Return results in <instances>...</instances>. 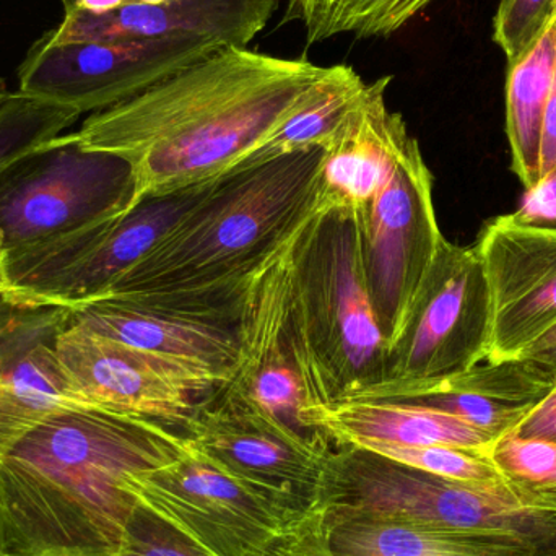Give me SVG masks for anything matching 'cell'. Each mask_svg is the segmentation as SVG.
<instances>
[{"mask_svg":"<svg viewBox=\"0 0 556 556\" xmlns=\"http://www.w3.org/2000/svg\"><path fill=\"white\" fill-rule=\"evenodd\" d=\"M3 263H5V261H0V293H2L3 290Z\"/></svg>","mask_w":556,"mask_h":556,"instance_id":"obj_37","label":"cell"},{"mask_svg":"<svg viewBox=\"0 0 556 556\" xmlns=\"http://www.w3.org/2000/svg\"><path fill=\"white\" fill-rule=\"evenodd\" d=\"M168 425L97 407L55 412L0 456V556H116L137 473L178 459Z\"/></svg>","mask_w":556,"mask_h":556,"instance_id":"obj_2","label":"cell"},{"mask_svg":"<svg viewBox=\"0 0 556 556\" xmlns=\"http://www.w3.org/2000/svg\"><path fill=\"white\" fill-rule=\"evenodd\" d=\"M304 424L333 446H454L489 451L496 438L467 421L395 401H345L313 405Z\"/></svg>","mask_w":556,"mask_h":556,"instance_id":"obj_20","label":"cell"},{"mask_svg":"<svg viewBox=\"0 0 556 556\" xmlns=\"http://www.w3.org/2000/svg\"><path fill=\"white\" fill-rule=\"evenodd\" d=\"M355 217L369 300L391 346L444 240L434 212L433 176L417 139L412 137L388 182Z\"/></svg>","mask_w":556,"mask_h":556,"instance_id":"obj_9","label":"cell"},{"mask_svg":"<svg viewBox=\"0 0 556 556\" xmlns=\"http://www.w3.org/2000/svg\"><path fill=\"white\" fill-rule=\"evenodd\" d=\"M75 323L214 379L233 378L240 317L198 309L172 294L110 296L72 311Z\"/></svg>","mask_w":556,"mask_h":556,"instance_id":"obj_16","label":"cell"},{"mask_svg":"<svg viewBox=\"0 0 556 556\" xmlns=\"http://www.w3.org/2000/svg\"><path fill=\"white\" fill-rule=\"evenodd\" d=\"M314 508L441 531L513 534L556 554L554 513L525 508L506 486L454 482L363 447H332Z\"/></svg>","mask_w":556,"mask_h":556,"instance_id":"obj_5","label":"cell"},{"mask_svg":"<svg viewBox=\"0 0 556 556\" xmlns=\"http://www.w3.org/2000/svg\"><path fill=\"white\" fill-rule=\"evenodd\" d=\"M556 16V0H500L495 41L508 65L521 59L544 35Z\"/></svg>","mask_w":556,"mask_h":556,"instance_id":"obj_30","label":"cell"},{"mask_svg":"<svg viewBox=\"0 0 556 556\" xmlns=\"http://www.w3.org/2000/svg\"><path fill=\"white\" fill-rule=\"evenodd\" d=\"M72 309L22 303L0 293V456L49 415L91 407L58 356Z\"/></svg>","mask_w":556,"mask_h":556,"instance_id":"obj_17","label":"cell"},{"mask_svg":"<svg viewBox=\"0 0 556 556\" xmlns=\"http://www.w3.org/2000/svg\"><path fill=\"white\" fill-rule=\"evenodd\" d=\"M323 72L306 58L225 46L137 97L90 114L75 136L85 149L130 163L137 204L230 172Z\"/></svg>","mask_w":556,"mask_h":556,"instance_id":"obj_1","label":"cell"},{"mask_svg":"<svg viewBox=\"0 0 556 556\" xmlns=\"http://www.w3.org/2000/svg\"><path fill=\"white\" fill-rule=\"evenodd\" d=\"M490 345L492 298L479 251L443 240L389 346L384 379L355 401H395L440 388L485 362Z\"/></svg>","mask_w":556,"mask_h":556,"instance_id":"obj_6","label":"cell"},{"mask_svg":"<svg viewBox=\"0 0 556 556\" xmlns=\"http://www.w3.org/2000/svg\"><path fill=\"white\" fill-rule=\"evenodd\" d=\"M476 248L492 298L486 359L508 362L556 326V228L503 215L483 228Z\"/></svg>","mask_w":556,"mask_h":556,"instance_id":"obj_15","label":"cell"},{"mask_svg":"<svg viewBox=\"0 0 556 556\" xmlns=\"http://www.w3.org/2000/svg\"><path fill=\"white\" fill-rule=\"evenodd\" d=\"M126 489L211 556H256L300 516L233 479L188 441L185 453Z\"/></svg>","mask_w":556,"mask_h":556,"instance_id":"obj_10","label":"cell"},{"mask_svg":"<svg viewBox=\"0 0 556 556\" xmlns=\"http://www.w3.org/2000/svg\"><path fill=\"white\" fill-rule=\"evenodd\" d=\"M62 5H64V12L65 10L72 9V5H74L75 0H61Z\"/></svg>","mask_w":556,"mask_h":556,"instance_id":"obj_38","label":"cell"},{"mask_svg":"<svg viewBox=\"0 0 556 556\" xmlns=\"http://www.w3.org/2000/svg\"><path fill=\"white\" fill-rule=\"evenodd\" d=\"M277 5L278 0H165L127 2L104 13L72 9L41 39L64 46L191 38L248 48L269 25Z\"/></svg>","mask_w":556,"mask_h":556,"instance_id":"obj_18","label":"cell"},{"mask_svg":"<svg viewBox=\"0 0 556 556\" xmlns=\"http://www.w3.org/2000/svg\"><path fill=\"white\" fill-rule=\"evenodd\" d=\"M136 205L129 162L62 134L0 173L5 256L74 233Z\"/></svg>","mask_w":556,"mask_h":556,"instance_id":"obj_8","label":"cell"},{"mask_svg":"<svg viewBox=\"0 0 556 556\" xmlns=\"http://www.w3.org/2000/svg\"><path fill=\"white\" fill-rule=\"evenodd\" d=\"M127 2H130V0H75L72 9L85 10V12L90 13H104L119 9ZM68 10H65V12H68Z\"/></svg>","mask_w":556,"mask_h":556,"instance_id":"obj_36","label":"cell"},{"mask_svg":"<svg viewBox=\"0 0 556 556\" xmlns=\"http://www.w3.org/2000/svg\"><path fill=\"white\" fill-rule=\"evenodd\" d=\"M58 356L91 407L149 418L182 434L198 405L220 388L208 376L94 332L74 317L59 336Z\"/></svg>","mask_w":556,"mask_h":556,"instance_id":"obj_13","label":"cell"},{"mask_svg":"<svg viewBox=\"0 0 556 556\" xmlns=\"http://www.w3.org/2000/svg\"><path fill=\"white\" fill-rule=\"evenodd\" d=\"M392 77L366 84L358 100L324 147L316 212L365 211L388 182L412 136L404 117L388 106Z\"/></svg>","mask_w":556,"mask_h":556,"instance_id":"obj_19","label":"cell"},{"mask_svg":"<svg viewBox=\"0 0 556 556\" xmlns=\"http://www.w3.org/2000/svg\"><path fill=\"white\" fill-rule=\"evenodd\" d=\"M365 85L352 65L324 67L320 77L303 91L276 129L237 166L257 165L316 147L324 149L358 100Z\"/></svg>","mask_w":556,"mask_h":556,"instance_id":"obj_22","label":"cell"},{"mask_svg":"<svg viewBox=\"0 0 556 556\" xmlns=\"http://www.w3.org/2000/svg\"><path fill=\"white\" fill-rule=\"evenodd\" d=\"M208 185L149 195L123 214L5 256L3 296L72 311L101 300L198 204Z\"/></svg>","mask_w":556,"mask_h":556,"instance_id":"obj_7","label":"cell"},{"mask_svg":"<svg viewBox=\"0 0 556 556\" xmlns=\"http://www.w3.org/2000/svg\"><path fill=\"white\" fill-rule=\"evenodd\" d=\"M290 244L248 285L238 320L237 369L218 389L300 437L332 444L304 424L309 402L290 324Z\"/></svg>","mask_w":556,"mask_h":556,"instance_id":"obj_14","label":"cell"},{"mask_svg":"<svg viewBox=\"0 0 556 556\" xmlns=\"http://www.w3.org/2000/svg\"><path fill=\"white\" fill-rule=\"evenodd\" d=\"M556 169V71L542 127L541 179Z\"/></svg>","mask_w":556,"mask_h":556,"instance_id":"obj_35","label":"cell"},{"mask_svg":"<svg viewBox=\"0 0 556 556\" xmlns=\"http://www.w3.org/2000/svg\"><path fill=\"white\" fill-rule=\"evenodd\" d=\"M513 215L525 224L556 228V169L526 192L521 208Z\"/></svg>","mask_w":556,"mask_h":556,"instance_id":"obj_33","label":"cell"},{"mask_svg":"<svg viewBox=\"0 0 556 556\" xmlns=\"http://www.w3.org/2000/svg\"><path fill=\"white\" fill-rule=\"evenodd\" d=\"M363 450L381 454L405 466L425 470L433 476L467 485L502 489L506 486L502 473L496 469L489 451L466 450L454 446H371ZM508 489V486H506Z\"/></svg>","mask_w":556,"mask_h":556,"instance_id":"obj_28","label":"cell"},{"mask_svg":"<svg viewBox=\"0 0 556 556\" xmlns=\"http://www.w3.org/2000/svg\"><path fill=\"white\" fill-rule=\"evenodd\" d=\"M5 93H7L5 81L0 80V100H2L3 97H5Z\"/></svg>","mask_w":556,"mask_h":556,"instance_id":"obj_39","label":"cell"},{"mask_svg":"<svg viewBox=\"0 0 556 556\" xmlns=\"http://www.w3.org/2000/svg\"><path fill=\"white\" fill-rule=\"evenodd\" d=\"M256 556H333L327 545L319 509H311L294 519Z\"/></svg>","mask_w":556,"mask_h":556,"instance_id":"obj_31","label":"cell"},{"mask_svg":"<svg viewBox=\"0 0 556 556\" xmlns=\"http://www.w3.org/2000/svg\"><path fill=\"white\" fill-rule=\"evenodd\" d=\"M395 402L420 405V407L454 415L472 427L492 434L496 440L503 434L511 433L535 407V405L513 404V402L489 397L476 389L466 388L454 379L424 394L395 399Z\"/></svg>","mask_w":556,"mask_h":556,"instance_id":"obj_27","label":"cell"},{"mask_svg":"<svg viewBox=\"0 0 556 556\" xmlns=\"http://www.w3.org/2000/svg\"><path fill=\"white\" fill-rule=\"evenodd\" d=\"M0 261H5V251H3L2 241H0Z\"/></svg>","mask_w":556,"mask_h":556,"instance_id":"obj_40","label":"cell"},{"mask_svg":"<svg viewBox=\"0 0 556 556\" xmlns=\"http://www.w3.org/2000/svg\"><path fill=\"white\" fill-rule=\"evenodd\" d=\"M81 114L74 108L7 91L0 100V173L16 160L62 136Z\"/></svg>","mask_w":556,"mask_h":556,"instance_id":"obj_26","label":"cell"},{"mask_svg":"<svg viewBox=\"0 0 556 556\" xmlns=\"http://www.w3.org/2000/svg\"><path fill=\"white\" fill-rule=\"evenodd\" d=\"M323 156L316 147L224 173L104 298L250 280L316 212Z\"/></svg>","mask_w":556,"mask_h":556,"instance_id":"obj_3","label":"cell"},{"mask_svg":"<svg viewBox=\"0 0 556 556\" xmlns=\"http://www.w3.org/2000/svg\"><path fill=\"white\" fill-rule=\"evenodd\" d=\"M506 486L525 508L556 515V443L503 434L489 450Z\"/></svg>","mask_w":556,"mask_h":556,"instance_id":"obj_25","label":"cell"},{"mask_svg":"<svg viewBox=\"0 0 556 556\" xmlns=\"http://www.w3.org/2000/svg\"><path fill=\"white\" fill-rule=\"evenodd\" d=\"M192 447L285 511L314 509L332 444L307 440L260 408L215 389L186 427Z\"/></svg>","mask_w":556,"mask_h":556,"instance_id":"obj_11","label":"cell"},{"mask_svg":"<svg viewBox=\"0 0 556 556\" xmlns=\"http://www.w3.org/2000/svg\"><path fill=\"white\" fill-rule=\"evenodd\" d=\"M290 324L309 407L355 401L381 384L389 346L353 212H314L291 240Z\"/></svg>","mask_w":556,"mask_h":556,"instance_id":"obj_4","label":"cell"},{"mask_svg":"<svg viewBox=\"0 0 556 556\" xmlns=\"http://www.w3.org/2000/svg\"><path fill=\"white\" fill-rule=\"evenodd\" d=\"M319 513L333 556H556L513 534L441 531L388 519Z\"/></svg>","mask_w":556,"mask_h":556,"instance_id":"obj_21","label":"cell"},{"mask_svg":"<svg viewBox=\"0 0 556 556\" xmlns=\"http://www.w3.org/2000/svg\"><path fill=\"white\" fill-rule=\"evenodd\" d=\"M513 359L519 363L522 371L535 384L541 386L545 391H554L556 389V326Z\"/></svg>","mask_w":556,"mask_h":556,"instance_id":"obj_32","label":"cell"},{"mask_svg":"<svg viewBox=\"0 0 556 556\" xmlns=\"http://www.w3.org/2000/svg\"><path fill=\"white\" fill-rule=\"evenodd\" d=\"M511 433L528 440L556 443V389L544 401L539 402Z\"/></svg>","mask_w":556,"mask_h":556,"instance_id":"obj_34","label":"cell"},{"mask_svg":"<svg viewBox=\"0 0 556 556\" xmlns=\"http://www.w3.org/2000/svg\"><path fill=\"white\" fill-rule=\"evenodd\" d=\"M556 71V16L521 59L509 64L506 81V132L513 172L526 191L541 181L542 127Z\"/></svg>","mask_w":556,"mask_h":556,"instance_id":"obj_23","label":"cell"},{"mask_svg":"<svg viewBox=\"0 0 556 556\" xmlns=\"http://www.w3.org/2000/svg\"><path fill=\"white\" fill-rule=\"evenodd\" d=\"M116 556H211L175 526L137 502Z\"/></svg>","mask_w":556,"mask_h":556,"instance_id":"obj_29","label":"cell"},{"mask_svg":"<svg viewBox=\"0 0 556 556\" xmlns=\"http://www.w3.org/2000/svg\"><path fill=\"white\" fill-rule=\"evenodd\" d=\"M434 0H287L280 25L300 23L307 46L340 35L389 38Z\"/></svg>","mask_w":556,"mask_h":556,"instance_id":"obj_24","label":"cell"},{"mask_svg":"<svg viewBox=\"0 0 556 556\" xmlns=\"http://www.w3.org/2000/svg\"><path fill=\"white\" fill-rule=\"evenodd\" d=\"M225 48L207 39L74 42L49 46L41 38L18 68V91L100 113Z\"/></svg>","mask_w":556,"mask_h":556,"instance_id":"obj_12","label":"cell"}]
</instances>
